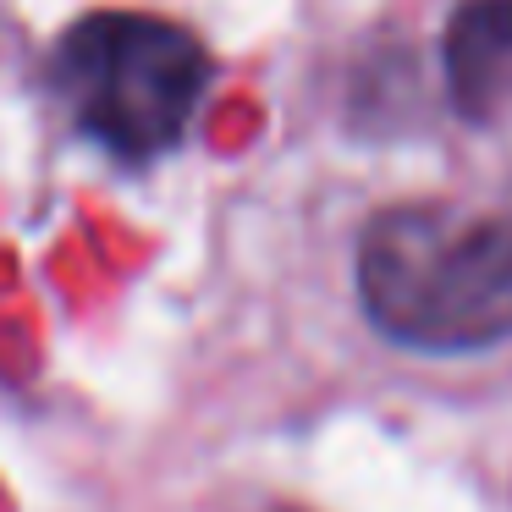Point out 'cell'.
<instances>
[{"mask_svg": "<svg viewBox=\"0 0 512 512\" xmlns=\"http://www.w3.org/2000/svg\"><path fill=\"white\" fill-rule=\"evenodd\" d=\"M446 83L452 105L490 122L512 105V0H463L446 23Z\"/></svg>", "mask_w": 512, "mask_h": 512, "instance_id": "cell-3", "label": "cell"}, {"mask_svg": "<svg viewBox=\"0 0 512 512\" xmlns=\"http://www.w3.org/2000/svg\"><path fill=\"white\" fill-rule=\"evenodd\" d=\"M358 292L391 342L479 353L512 336V226L457 204H402L358 243Z\"/></svg>", "mask_w": 512, "mask_h": 512, "instance_id": "cell-1", "label": "cell"}, {"mask_svg": "<svg viewBox=\"0 0 512 512\" xmlns=\"http://www.w3.org/2000/svg\"><path fill=\"white\" fill-rule=\"evenodd\" d=\"M50 83L116 160H155L177 149L210 89V56L188 28L149 12H94L61 34Z\"/></svg>", "mask_w": 512, "mask_h": 512, "instance_id": "cell-2", "label": "cell"}]
</instances>
